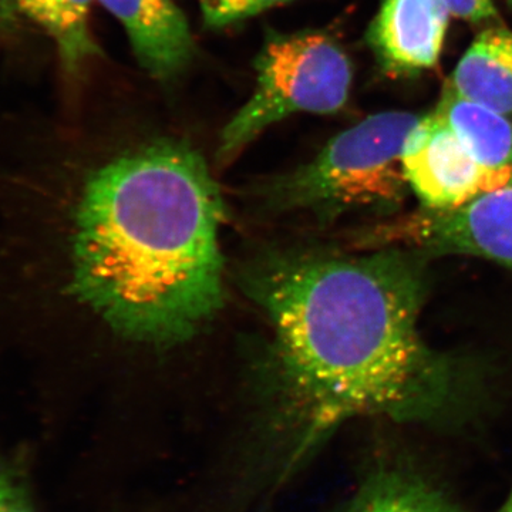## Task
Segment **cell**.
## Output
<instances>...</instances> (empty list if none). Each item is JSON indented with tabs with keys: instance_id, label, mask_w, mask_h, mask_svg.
I'll return each mask as SVG.
<instances>
[{
	"instance_id": "obj_18",
	"label": "cell",
	"mask_w": 512,
	"mask_h": 512,
	"mask_svg": "<svg viewBox=\"0 0 512 512\" xmlns=\"http://www.w3.org/2000/svg\"><path fill=\"white\" fill-rule=\"evenodd\" d=\"M510 2L512 3V0H510Z\"/></svg>"
},
{
	"instance_id": "obj_17",
	"label": "cell",
	"mask_w": 512,
	"mask_h": 512,
	"mask_svg": "<svg viewBox=\"0 0 512 512\" xmlns=\"http://www.w3.org/2000/svg\"><path fill=\"white\" fill-rule=\"evenodd\" d=\"M500 512H512V491L510 497L507 498V501H505V504L501 507Z\"/></svg>"
},
{
	"instance_id": "obj_7",
	"label": "cell",
	"mask_w": 512,
	"mask_h": 512,
	"mask_svg": "<svg viewBox=\"0 0 512 512\" xmlns=\"http://www.w3.org/2000/svg\"><path fill=\"white\" fill-rule=\"evenodd\" d=\"M450 15L444 0H384L367 40L387 73L423 72L439 62Z\"/></svg>"
},
{
	"instance_id": "obj_8",
	"label": "cell",
	"mask_w": 512,
	"mask_h": 512,
	"mask_svg": "<svg viewBox=\"0 0 512 512\" xmlns=\"http://www.w3.org/2000/svg\"><path fill=\"white\" fill-rule=\"evenodd\" d=\"M126 30L141 66L151 76L170 80L187 69L194 39L174 0H99Z\"/></svg>"
},
{
	"instance_id": "obj_16",
	"label": "cell",
	"mask_w": 512,
	"mask_h": 512,
	"mask_svg": "<svg viewBox=\"0 0 512 512\" xmlns=\"http://www.w3.org/2000/svg\"><path fill=\"white\" fill-rule=\"evenodd\" d=\"M19 13L18 0H0V42L15 29Z\"/></svg>"
},
{
	"instance_id": "obj_6",
	"label": "cell",
	"mask_w": 512,
	"mask_h": 512,
	"mask_svg": "<svg viewBox=\"0 0 512 512\" xmlns=\"http://www.w3.org/2000/svg\"><path fill=\"white\" fill-rule=\"evenodd\" d=\"M410 191L429 210H453L481 194V170L460 137L436 113L421 117L403 150Z\"/></svg>"
},
{
	"instance_id": "obj_15",
	"label": "cell",
	"mask_w": 512,
	"mask_h": 512,
	"mask_svg": "<svg viewBox=\"0 0 512 512\" xmlns=\"http://www.w3.org/2000/svg\"><path fill=\"white\" fill-rule=\"evenodd\" d=\"M451 15L471 23L500 22L493 0H444Z\"/></svg>"
},
{
	"instance_id": "obj_4",
	"label": "cell",
	"mask_w": 512,
	"mask_h": 512,
	"mask_svg": "<svg viewBox=\"0 0 512 512\" xmlns=\"http://www.w3.org/2000/svg\"><path fill=\"white\" fill-rule=\"evenodd\" d=\"M352 82L349 56L332 37L272 36L256 59L254 93L222 130L215 160L227 167L265 130L293 114L338 113Z\"/></svg>"
},
{
	"instance_id": "obj_5",
	"label": "cell",
	"mask_w": 512,
	"mask_h": 512,
	"mask_svg": "<svg viewBox=\"0 0 512 512\" xmlns=\"http://www.w3.org/2000/svg\"><path fill=\"white\" fill-rule=\"evenodd\" d=\"M362 242L380 249L480 256L512 268V184L453 210L421 207L373 229Z\"/></svg>"
},
{
	"instance_id": "obj_3",
	"label": "cell",
	"mask_w": 512,
	"mask_h": 512,
	"mask_svg": "<svg viewBox=\"0 0 512 512\" xmlns=\"http://www.w3.org/2000/svg\"><path fill=\"white\" fill-rule=\"evenodd\" d=\"M420 119L409 111H383L342 131L308 164L269 184L265 207L278 214L325 217L396 207L410 191L403 150Z\"/></svg>"
},
{
	"instance_id": "obj_11",
	"label": "cell",
	"mask_w": 512,
	"mask_h": 512,
	"mask_svg": "<svg viewBox=\"0 0 512 512\" xmlns=\"http://www.w3.org/2000/svg\"><path fill=\"white\" fill-rule=\"evenodd\" d=\"M348 512H464L460 505L417 471L387 467L363 485Z\"/></svg>"
},
{
	"instance_id": "obj_13",
	"label": "cell",
	"mask_w": 512,
	"mask_h": 512,
	"mask_svg": "<svg viewBox=\"0 0 512 512\" xmlns=\"http://www.w3.org/2000/svg\"><path fill=\"white\" fill-rule=\"evenodd\" d=\"M200 2L205 22L214 28H222L291 0H200Z\"/></svg>"
},
{
	"instance_id": "obj_12",
	"label": "cell",
	"mask_w": 512,
	"mask_h": 512,
	"mask_svg": "<svg viewBox=\"0 0 512 512\" xmlns=\"http://www.w3.org/2000/svg\"><path fill=\"white\" fill-rule=\"evenodd\" d=\"M94 0H18L20 12L52 37L69 72L99 53L90 32Z\"/></svg>"
},
{
	"instance_id": "obj_10",
	"label": "cell",
	"mask_w": 512,
	"mask_h": 512,
	"mask_svg": "<svg viewBox=\"0 0 512 512\" xmlns=\"http://www.w3.org/2000/svg\"><path fill=\"white\" fill-rule=\"evenodd\" d=\"M447 86L512 121V32L493 26L471 43Z\"/></svg>"
},
{
	"instance_id": "obj_9",
	"label": "cell",
	"mask_w": 512,
	"mask_h": 512,
	"mask_svg": "<svg viewBox=\"0 0 512 512\" xmlns=\"http://www.w3.org/2000/svg\"><path fill=\"white\" fill-rule=\"evenodd\" d=\"M433 113L460 137L481 170V194L512 184V121L446 86Z\"/></svg>"
},
{
	"instance_id": "obj_2",
	"label": "cell",
	"mask_w": 512,
	"mask_h": 512,
	"mask_svg": "<svg viewBox=\"0 0 512 512\" xmlns=\"http://www.w3.org/2000/svg\"><path fill=\"white\" fill-rule=\"evenodd\" d=\"M224 202L200 151L156 140L86 175L69 232V293L141 348L197 338L224 305Z\"/></svg>"
},
{
	"instance_id": "obj_1",
	"label": "cell",
	"mask_w": 512,
	"mask_h": 512,
	"mask_svg": "<svg viewBox=\"0 0 512 512\" xmlns=\"http://www.w3.org/2000/svg\"><path fill=\"white\" fill-rule=\"evenodd\" d=\"M247 288L268 325L262 379L306 440L353 417L431 419L453 397L450 365L421 338L426 285L406 252L276 256Z\"/></svg>"
},
{
	"instance_id": "obj_14",
	"label": "cell",
	"mask_w": 512,
	"mask_h": 512,
	"mask_svg": "<svg viewBox=\"0 0 512 512\" xmlns=\"http://www.w3.org/2000/svg\"><path fill=\"white\" fill-rule=\"evenodd\" d=\"M0 512H36L25 485L0 461Z\"/></svg>"
}]
</instances>
